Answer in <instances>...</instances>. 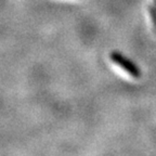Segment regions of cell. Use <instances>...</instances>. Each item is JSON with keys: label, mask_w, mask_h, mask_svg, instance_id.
Instances as JSON below:
<instances>
[{"label": "cell", "mask_w": 156, "mask_h": 156, "mask_svg": "<svg viewBox=\"0 0 156 156\" xmlns=\"http://www.w3.org/2000/svg\"><path fill=\"white\" fill-rule=\"evenodd\" d=\"M110 58L111 61L114 64H116L117 66H119L120 68H122L127 74H129L130 76H132L133 78H140L142 76L141 69H140L130 58H126L125 55H122L120 52L118 51H113L110 53Z\"/></svg>", "instance_id": "cell-1"}, {"label": "cell", "mask_w": 156, "mask_h": 156, "mask_svg": "<svg viewBox=\"0 0 156 156\" xmlns=\"http://www.w3.org/2000/svg\"><path fill=\"white\" fill-rule=\"evenodd\" d=\"M147 11H149L150 16H151V20H152V23H153L154 28H155V30H156V7H155V5H147Z\"/></svg>", "instance_id": "cell-2"}, {"label": "cell", "mask_w": 156, "mask_h": 156, "mask_svg": "<svg viewBox=\"0 0 156 156\" xmlns=\"http://www.w3.org/2000/svg\"><path fill=\"white\" fill-rule=\"evenodd\" d=\"M154 5H155V7H156V0H154Z\"/></svg>", "instance_id": "cell-3"}]
</instances>
